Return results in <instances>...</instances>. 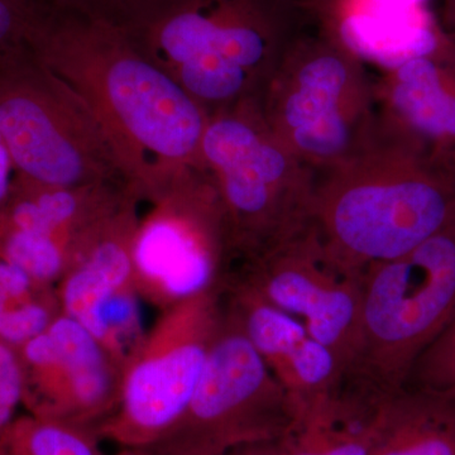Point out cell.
Wrapping results in <instances>:
<instances>
[{"instance_id": "obj_24", "label": "cell", "mask_w": 455, "mask_h": 455, "mask_svg": "<svg viewBox=\"0 0 455 455\" xmlns=\"http://www.w3.org/2000/svg\"><path fill=\"white\" fill-rule=\"evenodd\" d=\"M17 171L4 140L0 136V208L4 205L11 193L12 184Z\"/></svg>"}, {"instance_id": "obj_14", "label": "cell", "mask_w": 455, "mask_h": 455, "mask_svg": "<svg viewBox=\"0 0 455 455\" xmlns=\"http://www.w3.org/2000/svg\"><path fill=\"white\" fill-rule=\"evenodd\" d=\"M224 302L289 397L293 416L344 386V371L295 317L272 307L244 284L227 280Z\"/></svg>"}, {"instance_id": "obj_13", "label": "cell", "mask_w": 455, "mask_h": 455, "mask_svg": "<svg viewBox=\"0 0 455 455\" xmlns=\"http://www.w3.org/2000/svg\"><path fill=\"white\" fill-rule=\"evenodd\" d=\"M374 100L383 131L448 163L455 149V42L439 26L427 46L386 66Z\"/></svg>"}, {"instance_id": "obj_15", "label": "cell", "mask_w": 455, "mask_h": 455, "mask_svg": "<svg viewBox=\"0 0 455 455\" xmlns=\"http://www.w3.org/2000/svg\"><path fill=\"white\" fill-rule=\"evenodd\" d=\"M382 400L341 388L296 412L281 440L290 455H370Z\"/></svg>"}, {"instance_id": "obj_30", "label": "cell", "mask_w": 455, "mask_h": 455, "mask_svg": "<svg viewBox=\"0 0 455 455\" xmlns=\"http://www.w3.org/2000/svg\"><path fill=\"white\" fill-rule=\"evenodd\" d=\"M116 455H145L139 449H122Z\"/></svg>"}, {"instance_id": "obj_17", "label": "cell", "mask_w": 455, "mask_h": 455, "mask_svg": "<svg viewBox=\"0 0 455 455\" xmlns=\"http://www.w3.org/2000/svg\"><path fill=\"white\" fill-rule=\"evenodd\" d=\"M99 440L88 427L28 415L14 419L0 445L13 455H103Z\"/></svg>"}, {"instance_id": "obj_11", "label": "cell", "mask_w": 455, "mask_h": 455, "mask_svg": "<svg viewBox=\"0 0 455 455\" xmlns=\"http://www.w3.org/2000/svg\"><path fill=\"white\" fill-rule=\"evenodd\" d=\"M362 276L341 271L326 254L313 224L265 256L230 272L272 307L304 324L348 372L357 348Z\"/></svg>"}, {"instance_id": "obj_7", "label": "cell", "mask_w": 455, "mask_h": 455, "mask_svg": "<svg viewBox=\"0 0 455 455\" xmlns=\"http://www.w3.org/2000/svg\"><path fill=\"white\" fill-rule=\"evenodd\" d=\"M0 136L32 181L130 187L88 106L32 52L0 61Z\"/></svg>"}, {"instance_id": "obj_4", "label": "cell", "mask_w": 455, "mask_h": 455, "mask_svg": "<svg viewBox=\"0 0 455 455\" xmlns=\"http://www.w3.org/2000/svg\"><path fill=\"white\" fill-rule=\"evenodd\" d=\"M202 156L226 220L229 274L313 224L317 175L269 128L260 99L212 113Z\"/></svg>"}, {"instance_id": "obj_27", "label": "cell", "mask_w": 455, "mask_h": 455, "mask_svg": "<svg viewBox=\"0 0 455 455\" xmlns=\"http://www.w3.org/2000/svg\"><path fill=\"white\" fill-rule=\"evenodd\" d=\"M374 2L381 3L388 7L415 9L425 8V3L427 0H374Z\"/></svg>"}, {"instance_id": "obj_16", "label": "cell", "mask_w": 455, "mask_h": 455, "mask_svg": "<svg viewBox=\"0 0 455 455\" xmlns=\"http://www.w3.org/2000/svg\"><path fill=\"white\" fill-rule=\"evenodd\" d=\"M370 455H455V400L406 387L383 398Z\"/></svg>"}, {"instance_id": "obj_18", "label": "cell", "mask_w": 455, "mask_h": 455, "mask_svg": "<svg viewBox=\"0 0 455 455\" xmlns=\"http://www.w3.org/2000/svg\"><path fill=\"white\" fill-rule=\"evenodd\" d=\"M73 256V245L64 241L0 223V257L25 271L38 286L59 283Z\"/></svg>"}, {"instance_id": "obj_22", "label": "cell", "mask_w": 455, "mask_h": 455, "mask_svg": "<svg viewBox=\"0 0 455 455\" xmlns=\"http://www.w3.org/2000/svg\"><path fill=\"white\" fill-rule=\"evenodd\" d=\"M22 395V368L17 350L0 341V439L16 419Z\"/></svg>"}, {"instance_id": "obj_23", "label": "cell", "mask_w": 455, "mask_h": 455, "mask_svg": "<svg viewBox=\"0 0 455 455\" xmlns=\"http://www.w3.org/2000/svg\"><path fill=\"white\" fill-rule=\"evenodd\" d=\"M57 7L71 9L85 16L119 26L145 0H51Z\"/></svg>"}, {"instance_id": "obj_28", "label": "cell", "mask_w": 455, "mask_h": 455, "mask_svg": "<svg viewBox=\"0 0 455 455\" xmlns=\"http://www.w3.org/2000/svg\"><path fill=\"white\" fill-rule=\"evenodd\" d=\"M438 339L448 341V343H455V319L453 320V323L445 329L444 333L440 335Z\"/></svg>"}, {"instance_id": "obj_10", "label": "cell", "mask_w": 455, "mask_h": 455, "mask_svg": "<svg viewBox=\"0 0 455 455\" xmlns=\"http://www.w3.org/2000/svg\"><path fill=\"white\" fill-rule=\"evenodd\" d=\"M151 204L139 220L132 245L140 298L164 311L224 286L229 242L208 171H184Z\"/></svg>"}, {"instance_id": "obj_25", "label": "cell", "mask_w": 455, "mask_h": 455, "mask_svg": "<svg viewBox=\"0 0 455 455\" xmlns=\"http://www.w3.org/2000/svg\"><path fill=\"white\" fill-rule=\"evenodd\" d=\"M226 455H290V453L284 447L283 440L280 439L245 445V447L236 448Z\"/></svg>"}, {"instance_id": "obj_9", "label": "cell", "mask_w": 455, "mask_h": 455, "mask_svg": "<svg viewBox=\"0 0 455 455\" xmlns=\"http://www.w3.org/2000/svg\"><path fill=\"white\" fill-rule=\"evenodd\" d=\"M223 287L164 310L123 370L116 411L98 427L122 449H146L179 420L223 316Z\"/></svg>"}, {"instance_id": "obj_33", "label": "cell", "mask_w": 455, "mask_h": 455, "mask_svg": "<svg viewBox=\"0 0 455 455\" xmlns=\"http://www.w3.org/2000/svg\"><path fill=\"white\" fill-rule=\"evenodd\" d=\"M0 455H13V454L9 453L7 449H4L2 447V445H0Z\"/></svg>"}, {"instance_id": "obj_32", "label": "cell", "mask_w": 455, "mask_h": 455, "mask_svg": "<svg viewBox=\"0 0 455 455\" xmlns=\"http://www.w3.org/2000/svg\"><path fill=\"white\" fill-rule=\"evenodd\" d=\"M448 163L451 164V169H453L455 172V149L453 152H451V155L449 156Z\"/></svg>"}, {"instance_id": "obj_2", "label": "cell", "mask_w": 455, "mask_h": 455, "mask_svg": "<svg viewBox=\"0 0 455 455\" xmlns=\"http://www.w3.org/2000/svg\"><path fill=\"white\" fill-rule=\"evenodd\" d=\"M311 22L293 0H145L118 27L212 116L262 98Z\"/></svg>"}, {"instance_id": "obj_20", "label": "cell", "mask_w": 455, "mask_h": 455, "mask_svg": "<svg viewBox=\"0 0 455 455\" xmlns=\"http://www.w3.org/2000/svg\"><path fill=\"white\" fill-rule=\"evenodd\" d=\"M60 314L57 292L50 287L33 300L7 311L0 328V341L17 350L46 331Z\"/></svg>"}, {"instance_id": "obj_5", "label": "cell", "mask_w": 455, "mask_h": 455, "mask_svg": "<svg viewBox=\"0 0 455 455\" xmlns=\"http://www.w3.org/2000/svg\"><path fill=\"white\" fill-rule=\"evenodd\" d=\"M455 319V211L411 251L362 276L357 348L344 388L382 400Z\"/></svg>"}, {"instance_id": "obj_26", "label": "cell", "mask_w": 455, "mask_h": 455, "mask_svg": "<svg viewBox=\"0 0 455 455\" xmlns=\"http://www.w3.org/2000/svg\"><path fill=\"white\" fill-rule=\"evenodd\" d=\"M438 23L449 37L455 42V0H440Z\"/></svg>"}, {"instance_id": "obj_6", "label": "cell", "mask_w": 455, "mask_h": 455, "mask_svg": "<svg viewBox=\"0 0 455 455\" xmlns=\"http://www.w3.org/2000/svg\"><path fill=\"white\" fill-rule=\"evenodd\" d=\"M260 107L277 139L316 175L355 154L377 125L364 60L316 22L284 52Z\"/></svg>"}, {"instance_id": "obj_29", "label": "cell", "mask_w": 455, "mask_h": 455, "mask_svg": "<svg viewBox=\"0 0 455 455\" xmlns=\"http://www.w3.org/2000/svg\"><path fill=\"white\" fill-rule=\"evenodd\" d=\"M8 310L9 307L7 302H5L4 299H3V296L0 295V328H2L3 320H4L5 314H7Z\"/></svg>"}, {"instance_id": "obj_3", "label": "cell", "mask_w": 455, "mask_h": 455, "mask_svg": "<svg viewBox=\"0 0 455 455\" xmlns=\"http://www.w3.org/2000/svg\"><path fill=\"white\" fill-rule=\"evenodd\" d=\"M454 211L451 164L377 122L355 154L317 175L313 227L337 267L363 275L429 238Z\"/></svg>"}, {"instance_id": "obj_12", "label": "cell", "mask_w": 455, "mask_h": 455, "mask_svg": "<svg viewBox=\"0 0 455 455\" xmlns=\"http://www.w3.org/2000/svg\"><path fill=\"white\" fill-rule=\"evenodd\" d=\"M29 415L97 431L118 405L123 367L79 323L60 314L17 349Z\"/></svg>"}, {"instance_id": "obj_31", "label": "cell", "mask_w": 455, "mask_h": 455, "mask_svg": "<svg viewBox=\"0 0 455 455\" xmlns=\"http://www.w3.org/2000/svg\"><path fill=\"white\" fill-rule=\"evenodd\" d=\"M293 2L300 3L305 8L309 9L311 5L315 4L319 0H293Z\"/></svg>"}, {"instance_id": "obj_1", "label": "cell", "mask_w": 455, "mask_h": 455, "mask_svg": "<svg viewBox=\"0 0 455 455\" xmlns=\"http://www.w3.org/2000/svg\"><path fill=\"white\" fill-rule=\"evenodd\" d=\"M32 52L88 106L140 200L154 202L184 171L205 170L211 116L118 26L52 5Z\"/></svg>"}, {"instance_id": "obj_19", "label": "cell", "mask_w": 455, "mask_h": 455, "mask_svg": "<svg viewBox=\"0 0 455 455\" xmlns=\"http://www.w3.org/2000/svg\"><path fill=\"white\" fill-rule=\"evenodd\" d=\"M51 0H0V61L32 52Z\"/></svg>"}, {"instance_id": "obj_8", "label": "cell", "mask_w": 455, "mask_h": 455, "mask_svg": "<svg viewBox=\"0 0 455 455\" xmlns=\"http://www.w3.org/2000/svg\"><path fill=\"white\" fill-rule=\"evenodd\" d=\"M293 409L223 296V316L193 396L145 455H226L286 435Z\"/></svg>"}, {"instance_id": "obj_21", "label": "cell", "mask_w": 455, "mask_h": 455, "mask_svg": "<svg viewBox=\"0 0 455 455\" xmlns=\"http://www.w3.org/2000/svg\"><path fill=\"white\" fill-rule=\"evenodd\" d=\"M405 387L455 400V343L434 341L415 362Z\"/></svg>"}]
</instances>
